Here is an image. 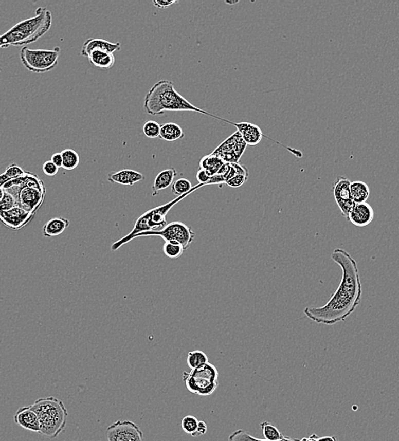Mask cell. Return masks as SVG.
I'll list each match as a JSON object with an SVG mask.
<instances>
[{
  "mask_svg": "<svg viewBox=\"0 0 399 441\" xmlns=\"http://www.w3.org/2000/svg\"><path fill=\"white\" fill-rule=\"evenodd\" d=\"M331 259L342 271L341 284L325 305L320 307L305 308V316L318 324L332 326L344 322L352 315L362 298V284L355 260L347 250L336 248Z\"/></svg>",
  "mask_w": 399,
  "mask_h": 441,
  "instance_id": "6da1fadb",
  "label": "cell"
},
{
  "mask_svg": "<svg viewBox=\"0 0 399 441\" xmlns=\"http://www.w3.org/2000/svg\"><path fill=\"white\" fill-rule=\"evenodd\" d=\"M144 109L147 114L151 116H161L166 112H197L231 125L234 123L195 106L177 92L172 81H159L150 88L144 97Z\"/></svg>",
  "mask_w": 399,
  "mask_h": 441,
  "instance_id": "7a4b0ae2",
  "label": "cell"
},
{
  "mask_svg": "<svg viewBox=\"0 0 399 441\" xmlns=\"http://www.w3.org/2000/svg\"><path fill=\"white\" fill-rule=\"evenodd\" d=\"M52 20L51 12L47 8H38L34 16L18 22L0 36V49L25 47L38 41L50 29Z\"/></svg>",
  "mask_w": 399,
  "mask_h": 441,
  "instance_id": "3957f363",
  "label": "cell"
},
{
  "mask_svg": "<svg viewBox=\"0 0 399 441\" xmlns=\"http://www.w3.org/2000/svg\"><path fill=\"white\" fill-rule=\"evenodd\" d=\"M39 417L41 424L40 434L55 439L66 428L68 412L63 401L54 396L39 398L29 406Z\"/></svg>",
  "mask_w": 399,
  "mask_h": 441,
  "instance_id": "277c9868",
  "label": "cell"
},
{
  "mask_svg": "<svg viewBox=\"0 0 399 441\" xmlns=\"http://www.w3.org/2000/svg\"><path fill=\"white\" fill-rule=\"evenodd\" d=\"M198 189H199V188H198ZM195 190H197V189H194V190L190 192V193H188V194H184V195H181V196H178L176 199L171 200L170 202H168V203L165 204V205L157 206V207L151 209V210H149V211L144 212L142 216H139V218L137 219L133 230L128 235L122 237L121 240H118L117 242L113 243V245H112V251H116L119 248L122 247V245H126L127 243L134 240L135 237L138 234H139V233L148 232V231L160 230L161 228H164L167 225L166 216L168 215L171 209L173 208L176 204L180 202L182 199H185V197L189 196L190 194H192L193 192H195Z\"/></svg>",
  "mask_w": 399,
  "mask_h": 441,
  "instance_id": "5b68a950",
  "label": "cell"
},
{
  "mask_svg": "<svg viewBox=\"0 0 399 441\" xmlns=\"http://www.w3.org/2000/svg\"><path fill=\"white\" fill-rule=\"evenodd\" d=\"M219 373L213 364L207 362L190 373L184 372L183 380L192 394L207 396L212 395L219 385Z\"/></svg>",
  "mask_w": 399,
  "mask_h": 441,
  "instance_id": "8992f818",
  "label": "cell"
},
{
  "mask_svg": "<svg viewBox=\"0 0 399 441\" xmlns=\"http://www.w3.org/2000/svg\"><path fill=\"white\" fill-rule=\"evenodd\" d=\"M61 48L53 49H31L22 47L20 58L22 64L31 72L42 74L53 70L58 64Z\"/></svg>",
  "mask_w": 399,
  "mask_h": 441,
  "instance_id": "52a82bcc",
  "label": "cell"
},
{
  "mask_svg": "<svg viewBox=\"0 0 399 441\" xmlns=\"http://www.w3.org/2000/svg\"><path fill=\"white\" fill-rule=\"evenodd\" d=\"M151 236H159L165 242H176L183 245L185 250L190 247L191 243L195 240V234L189 226L181 222H173L167 224L164 228L160 230L148 231L144 233H139L135 237H151Z\"/></svg>",
  "mask_w": 399,
  "mask_h": 441,
  "instance_id": "ba28073f",
  "label": "cell"
},
{
  "mask_svg": "<svg viewBox=\"0 0 399 441\" xmlns=\"http://www.w3.org/2000/svg\"><path fill=\"white\" fill-rule=\"evenodd\" d=\"M107 441H143L144 434L139 426L129 420H117L105 431Z\"/></svg>",
  "mask_w": 399,
  "mask_h": 441,
  "instance_id": "9c48e42d",
  "label": "cell"
},
{
  "mask_svg": "<svg viewBox=\"0 0 399 441\" xmlns=\"http://www.w3.org/2000/svg\"><path fill=\"white\" fill-rule=\"evenodd\" d=\"M246 142L241 134L236 131L225 139L212 154L217 155L224 162L238 163L246 150Z\"/></svg>",
  "mask_w": 399,
  "mask_h": 441,
  "instance_id": "30bf717a",
  "label": "cell"
},
{
  "mask_svg": "<svg viewBox=\"0 0 399 441\" xmlns=\"http://www.w3.org/2000/svg\"><path fill=\"white\" fill-rule=\"evenodd\" d=\"M351 181L348 177H339L336 178L333 185V194L336 203L341 210L342 216L348 220L349 214L355 206V203L351 199Z\"/></svg>",
  "mask_w": 399,
  "mask_h": 441,
  "instance_id": "8fae6325",
  "label": "cell"
},
{
  "mask_svg": "<svg viewBox=\"0 0 399 441\" xmlns=\"http://www.w3.org/2000/svg\"><path fill=\"white\" fill-rule=\"evenodd\" d=\"M46 191L33 188H23L18 192L15 199L20 207L31 213L35 214L44 203Z\"/></svg>",
  "mask_w": 399,
  "mask_h": 441,
  "instance_id": "7c38bea8",
  "label": "cell"
},
{
  "mask_svg": "<svg viewBox=\"0 0 399 441\" xmlns=\"http://www.w3.org/2000/svg\"><path fill=\"white\" fill-rule=\"evenodd\" d=\"M35 214L16 206L9 211H0V222L11 230L17 231L28 224Z\"/></svg>",
  "mask_w": 399,
  "mask_h": 441,
  "instance_id": "4fadbf2b",
  "label": "cell"
},
{
  "mask_svg": "<svg viewBox=\"0 0 399 441\" xmlns=\"http://www.w3.org/2000/svg\"><path fill=\"white\" fill-rule=\"evenodd\" d=\"M14 421L22 429L38 434L41 433V424L39 417L29 406L19 408L14 416Z\"/></svg>",
  "mask_w": 399,
  "mask_h": 441,
  "instance_id": "5bb4252c",
  "label": "cell"
},
{
  "mask_svg": "<svg viewBox=\"0 0 399 441\" xmlns=\"http://www.w3.org/2000/svg\"><path fill=\"white\" fill-rule=\"evenodd\" d=\"M374 219V210L367 202L355 204L353 210L349 214L348 220L353 225L363 228L370 225Z\"/></svg>",
  "mask_w": 399,
  "mask_h": 441,
  "instance_id": "9a60e30c",
  "label": "cell"
},
{
  "mask_svg": "<svg viewBox=\"0 0 399 441\" xmlns=\"http://www.w3.org/2000/svg\"><path fill=\"white\" fill-rule=\"evenodd\" d=\"M121 49L120 43H111V42L101 39H89L86 40L82 47L81 56L88 57L93 51L100 50L114 53Z\"/></svg>",
  "mask_w": 399,
  "mask_h": 441,
  "instance_id": "2e32d148",
  "label": "cell"
},
{
  "mask_svg": "<svg viewBox=\"0 0 399 441\" xmlns=\"http://www.w3.org/2000/svg\"><path fill=\"white\" fill-rule=\"evenodd\" d=\"M233 126H235L237 131L241 134L247 145H257L264 137L260 127L255 124L250 122H234Z\"/></svg>",
  "mask_w": 399,
  "mask_h": 441,
  "instance_id": "e0dca14e",
  "label": "cell"
},
{
  "mask_svg": "<svg viewBox=\"0 0 399 441\" xmlns=\"http://www.w3.org/2000/svg\"><path fill=\"white\" fill-rule=\"evenodd\" d=\"M144 179V175L134 170L123 169L108 174V181L112 183L133 186Z\"/></svg>",
  "mask_w": 399,
  "mask_h": 441,
  "instance_id": "ac0fdd59",
  "label": "cell"
},
{
  "mask_svg": "<svg viewBox=\"0 0 399 441\" xmlns=\"http://www.w3.org/2000/svg\"><path fill=\"white\" fill-rule=\"evenodd\" d=\"M88 59L92 66L100 70H109L113 67L116 62L114 54L105 51H93Z\"/></svg>",
  "mask_w": 399,
  "mask_h": 441,
  "instance_id": "d6986e66",
  "label": "cell"
},
{
  "mask_svg": "<svg viewBox=\"0 0 399 441\" xmlns=\"http://www.w3.org/2000/svg\"><path fill=\"white\" fill-rule=\"evenodd\" d=\"M177 175H178V172L176 171L175 168H168V169L164 170L161 172H159L156 177V179L154 181L153 186H152L153 196H156V194H158L159 191L168 189V187L173 185V180Z\"/></svg>",
  "mask_w": 399,
  "mask_h": 441,
  "instance_id": "ffe728a7",
  "label": "cell"
},
{
  "mask_svg": "<svg viewBox=\"0 0 399 441\" xmlns=\"http://www.w3.org/2000/svg\"><path fill=\"white\" fill-rule=\"evenodd\" d=\"M70 226V220L64 217H55L47 222L43 228V234L45 237L61 235Z\"/></svg>",
  "mask_w": 399,
  "mask_h": 441,
  "instance_id": "44dd1931",
  "label": "cell"
},
{
  "mask_svg": "<svg viewBox=\"0 0 399 441\" xmlns=\"http://www.w3.org/2000/svg\"><path fill=\"white\" fill-rule=\"evenodd\" d=\"M370 194V187L363 181H353L351 182V199L355 204L367 202Z\"/></svg>",
  "mask_w": 399,
  "mask_h": 441,
  "instance_id": "7402d4cb",
  "label": "cell"
},
{
  "mask_svg": "<svg viewBox=\"0 0 399 441\" xmlns=\"http://www.w3.org/2000/svg\"><path fill=\"white\" fill-rule=\"evenodd\" d=\"M184 137H185V133L183 131L182 127L178 124L174 122H168L161 125L159 138L162 140L173 142V141L181 139Z\"/></svg>",
  "mask_w": 399,
  "mask_h": 441,
  "instance_id": "603a6c76",
  "label": "cell"
},
{
  "mask_svg": "<svg viewBox=\"0 0 399 441\" xmlns=\"http://www.w3.org/2000/svg\"><path fill=\"white\" fill-rule=\"evenodd\" d=\"M224 163L219 156L211 154L202 157L199 161V168L205 170L212 177L217 174L220 168L224 165Z\"/></svg>",
  "mask_w": 399,
  "mask_h": 441,
  "instance_id": "cb8c5ba5",
  "label": "cell"
},
{
  "mask_svg": "<svg viewBox=\"0 0 399 441\" xmlns=\"http://www.w3.org/2000/svg\"><path fill=\"white\" fill-rule=\"evenodd\" d=\"M205 185H202V183H198L197 185L193 187L190 180L186 179V178H178V180H176L175 182H173V186H172V192L177 196H181V195L190 193L194 189H198V188L201 189Z\"/></svg>",
  "mask_w": 399,
  "mask_h": 441,
  "instance_id": "d4e9b609",
  "label": "cell"
},
{
  "mask_svg": "<svg viewBox=\"0 0 399 441\" xmlns=\"http://www.w3.org/2000/svg\"><path fill=\"white\" fill-rule=\"evenodd\" d=\"M61 155L63 159L62 168L71 171L78 168V166L80 163V156L75 151L71 149H66L61 152Z\"/></svg>",
  "mask_w": 399,
  "mask_h": 441,
  "instance_id": "484cf974",
  "label": "cell"
},
{
  "mask_svg": "<svg viewBox=\"0 0 399 441\" xmlns=\"http://www.w3.org/2000/svg\"><path fill=\"white\" fill-rule=\"evenodd\" d=\"M188 366L190 370L199 369V366H203L208 362V357L205 352L202 351H194L188 353L187 356Z\"/></svg>",
  "mask_w": 399,
  "mask_h": 441,
  "instance_id": "4316f807",
  "label": "cell"
},
{
  "mask_svg": "<svg viewBox=\"0 0 399 441\" xmlns=\"http://www.w3.org/2000/svg\"><path fill=\"white\" fill-rule=\"evenodd\" d=\"M300 439H292L289 437L284 436L282 439L277 441H299ZM228 441H269L267 439H261L251 436V434H249L248 432L245 431L243 429H239L234 432L233 434H230Z\"/></svg>",
  "mask_w": 399,
  "mask_h": 441,
  "instance_id": "83f0119b",
  "label": "cell"
},
{
  "mask_svg": "<svg viewBox=\"0 0 399 441\" xmlns=\"http://www.w3.org/2000/svg\"><path fill=\"white\" fill-rule=\"evenodd\" d=\"M260 426L263 430V436L267 440L277 441L284 438V435L280 433V430L270 422H263Z\"/></svg>",
  "mask_w": 399,
  "mask_h": 441,
  "instance_id": "f1b7e54d",
  "label": "cell"
},
{
  "mask_svg": "<svg viewBox=\"0 0 399 441\" xmlns=\"http://www.w3.org/2000/svg\"><path fill=\"white\" fill-rule=\"evenodd\" d=\"M185 250V248L178 243L165 242L164 245V254L170 259H176L180 257Z\"/></svg>",
  "mask_w": 399,
  "mask_h": 441,
  "instance_id": "f546056e",
  "label": "cell"
},
{
  "mask_svg": "<svg viewBox=\"0 0 399 441\" xmlns=\"http://www.w3.org/2000/svg\"><path fill=\"white\" fill-rule=\"evenodd\" d=\"M198 422L199 420L196 417L191 415H188L183 418L181 426L185 433L193 436L197 429Z\"/></svg>",
  "mask_w": 399,
  "mask_h": 441,
  "instance_id": "4dcf8cb0",
  "label": "cell"
},
{
  "mask_svg": "<svg viewBox=\"0 0 399 441\" xmlns=\"http://www.w3.org/2000/svg\"><path fill=\"white\" fill-rule=\"evenodd\" d=\"M161 125L155 121H146L143 126L144 135L149 138H158L160 135Z\"/></svg>",
  "mask_w": 399,
  "mask_h": 441,
  "instance_id": "1f68e13d",
  "label": "cell"
},
{
  "mask_svg": "<svg viewBox=\"0 0 399 441\" xmlns=\"http://www.w3.org/2000/svg\"><path fill=\"white\" fill-rule=\"evenodd\" d=\"M16 206H17V204H16V200H15L14 196L5 190V195L0 200V211H9Z\"/></svg>",
  "mask_w": 399,
  "mask_h": 441,
  "instance_id": "d6a6232c",
  "label": "cell"
},
{
  "mask_svg": "<svg viewBox=\"0 0 399 441\" xmlns=\"http://www.w3.org/2000/svg\"><path fill=\"white\" fill-rule=\"evenodd\" d=\"M4 173L8 177H10V179H15V178L22 177L26 173V172L22 168H20L19 166L16 165L15 163H12V164L8 166Z\"/></svg>",
  "mask_w": 399,
  "mask_h": 441,
  "instance_id": "836d02e7",
  "label": "cell"
},
{
  "mask_svg": "<svg viewBox=\"0 0 399 441\" xmlns=\"http://www.w3.org/2000/svg\"><path fill=\"white\" fill-rule=\"evenodd\" d=\"M247 179H248L247 176L236 175L235 177H232L231 179L228 180L225 183L228 186L231 187V188H239V187L242 186Z\"/></svg>",
  "mask_w": 399,
  "mask_h": 441,
  "instance_id": "e575fe53",
  "label": "cell"
},
{
  "mask_svg": "<svg viewBox=\"0 0 399 441\" xmlns=\"http://www.w3.org/2000/svg\"><path fill=\"white\" fill-rule=\"evenodd\" d=\"M43 172H44V174L49 177H55L58 173L59 168L52 162L51 160H47L43 165Z\"/></svg>",
  "mask_w": 399,
  "mask_h": 441,
  "instance_id": "d590c367",
  "label": "cell"
},
{
  "mask_svg": "<svg viewBox=\"0 0 399 441\" xmlns=\"http://www.w3.org/2000/svg\"><path fill=\"white\" fill-rule=\"evenodd\" d=\"M210 177H211V176L205 170L199 168L197 173H196V179H197L199 183H202V185H204L206 186L210 180Z\"/></svg>",
  "mask_w": 399,
  "mask_h": 441,
  "instance_id": "8d00e7d4",
  "label": "cell"
},
{
  "mask_svg": "<svg viewBox=\"0 0 399 441\" xmlns=\"http://www.w3.org/2000/svg\"><path fill=\"white\" fill-rule=\"evenodd\" d=\"M178 1H175V0H173V1H169V0H153L154 6L156 8H159V9H166V8H168L171 5H174V4H177Z\"/></svg>",
  "mask_w": 399,
  "mask_h": 441,
  "instance_id": "74e56055",
  "label": "cell"
},
{
  "mask_svg": "<svg viewBox=\"0 0 399 441\" xmlns=\"http://www.w3.org/2000/svg\"><path fill=\"white\" fill-rule=\"evenodd\" d=\"M207 424H206L204 421H199V422H198L197 429H196V432H195V434L193 435V437L202 436V435H204V434H206V433H207Z\"/></svg>",
  "mask_w": 399,
  "mask_h": 441,
  "instance_id": "f35d334b",
  "label": "cell"
},
{
  "mask_svg": "<svg viewBox=\"0 0 399 441\" xmlns=\"http://www.w3.org/2000/svg\"><path fill=\"white\" fill-rule=\"evenodd\" d=\"M50 160L54 163L55 165L58 168H62V163H63V159H62V155L61 153H55L52 155Z\"/></svg>",
  "mask_w": 399,
  "mask_h": 441,
  "instance_id": "ab89813d",
  "label": "cell"
},
{
  "mask_svg": "<svg viewBox=\"0 0 399 441\" xmlns=\"http://www.w3.org/2000/svg\"><path fill=\"white\" fill-rule=\"evenodd\" d=\"M223 182H225L224 176L217 174V173L214 176H212V177H210V180L207 182V185H220V183H223Z\"/></svg>",
  "mask_w": 399,
  "mask_h": 441,
  "instance_id": "60d3db41",
  "label": "cell"
},
{
  "mask_svg": "<svg viewBox=\"0 0 399 441\" xmlns=\"http://www.w3.org/2000/svg\"><path fill=\"white\" fill-rule=\"evenodd\" d=\"M10 180L11 179H10V177H8L5 173L0 174V188H3V187L5 186Z\"/></svg>",
  "mask_w": 399,
  "mask_h": 441,
  "instance_id": "b9f144b4",
  "label": "cell"
},
{
  "mask_svg": "<svg viewBox=\"0 0 399 441\" xmlns=\"http://www.w3.org/2000/svg\"><path fill=\"white\" fill-rule=\"evenodd\" d=\"M318 439H319V437L317 436V434H313L309 438H303V439H300L299 441H318Z\"/></svg>",
  "mask_w": 399,
  "mask_h": 441,
  "instance_id": "7bdbcfd3",
  "label": "cell"
},
{
  "mask_svg": "<svg viewBox=\"0 0 399 441\" xmlns=\"http://www.w3.org/2000/svg\"><path fill=\"white\" fill-rule=\"evenodd\" d=\"M318 441H337V439L335 436H324L319 438Z\"/></svg>",
  "mask_w": 399,
  "mask_h": 441,
  "instance_id": "ee69618b",
  "label": "cell"
},
{
  "mask_svg": "<svg viewBox=\"0 0 399 441\" xmlns=\"http://www.w3.org/2000/svg\"><path fill=\"white\" fill-rule=\"evenodd\" d=\"M5 189H3V188H0V200L2 199L3 197L5 195Z\"/></svg>",
  "mask_w": 399,
  "mask_h": 441,
  "instance_id": "f6af8a7d",
  "label": "cell"
},
{
  "mask_svg": "<svg viewBox=\"0 0 399 441\" xmlns=\"http://www.w3.org/2000/svg\"><path fill=\"white\" fill-rule=\"evenodd\" d=\"M225 3L228 4V5H235V4H238L239 1H232V2H230L229 0H227V1H225Z\"/></svg>",
  "mask_w": 399,
  "mask_h": 441,
  "instance_id": "bcb514c9",
  "label": "cell"
}]
</instances>
